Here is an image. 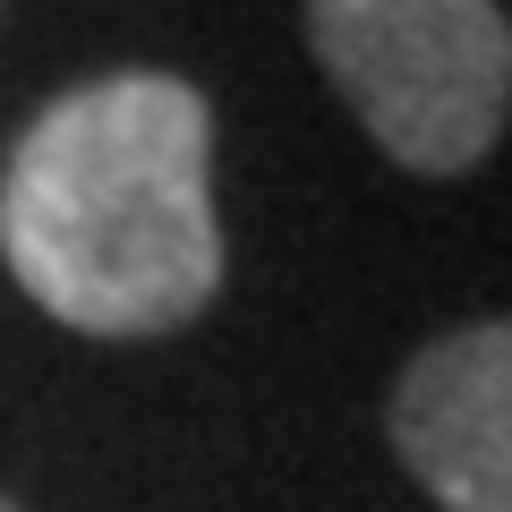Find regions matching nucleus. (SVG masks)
Instances as JSON below:
<instances>
[{
  "label": "nucleus",
  "mask_w": 512,
  "mask_h": 512,
  "mask_svg": "<svg viewBox=\"0 0 512 512\" xmlns=\"http://www.w3.org/2000/svg\"><path fill=\"white\" fill-rule=\"evenodd\" d=\"M0 512H26V504H9V495H0Z\"/></svg>",
  "instance_id": "20e7f679"
},
{
  "label": "nucleus",
  "mask_w": 512,
  "mask_h": 512,
  "mask_svg": "<svg viewBox=\"0 0 512 512\" xmlns=\"http://www.w3.org/2000/svg\"><path fill=\"white\" fill-rule=\"evenodd\" d=\"M0 265L52 325L154 342L222 299L214 103L171 69L52 94L0 163Z\"/></svg>",
  "instance_id": "f257e3e1"
},
{
  "label": "nucleus",
  "mask_w": 512,
  "mask_h": 512,
  "mask_svg": "<svg viewBox=\"0 0 512 512\" xmlns=\"http://www.w3.org/2000/svg\"><path fill=\"white\" fill-rule=\"evenodd\" d=\"M384 444L436 512H512V316L436 333L384 402Z\"/></svg>",
  "instance_id": "7ed1b4c3"
},
{
  "label": "nucleus",
  "mask_w": 512,
  "mask_h": 512,
  "mask_svg": "<svg viewBox=\"0 0 512 512\" xmlns=\"http://www.w3.org/2000/svg\"><path fill=\"white\" fill-rule=\"evenodd\" d=\"M325 86L359 111L384 163L419 180L478 171L512 128L504 0H308L299 9Z\"/></svg>",
  "instance_id": "f03ea898"
}]
</instances>
